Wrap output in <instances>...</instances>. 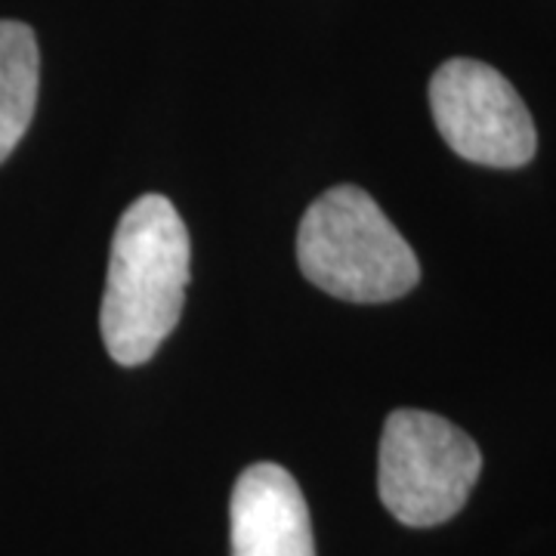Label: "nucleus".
Returning a JSON list of instances; mask_svg holds the SVG:
<instances>
[{"instance_id": "nucleus-2", "label": "nucleus", "mask_w": 556, "mask_h": 556, "mask_svg": "<svg viewBox=\"0 0 556 556\" xmlns=\"http://www.w3.org/2000/svg\"><path fill=\"white\" fill-rule=\"evenodd\" d=\"M298 263L318 291L350 303L405 298L420 281L412 244L358 186H334L309 204L298 229Z\"/></svg>"}, {"instance_id": "nucleus-4", "label": "nucleus", "mask_w": 556, "mask_h": 556, "mask_svg": "<svg viewBox=\"0 0 556 556\" xmlns=\"http://www.w3.org/2000/svg\"><path fill=\"white\" fill-rule=\"evenodd\" d=\"M430 109L442 139L460 159L501 170L535 159L538 134L526 102L485 62H442L430 80Z\"/></svg>"}, {"instance_id": "nucleus-3", "label": "nucleus", "mask_w": 556, "mask_h": 556, "mask_svg": "<svg viewBox=\"0 0 556 556\" xmlns=\"http://www.w3.org/2000/svg\"><path fill=\"white\" fill-rule=\"evenodd\" d=\"M482 473L477 442L445 417L399 408L380 437L378 492L383 507L412 529L460 514Z\"/></svg>"}, {"instance_id": "nucleus-1", "label": "nucleus", "mask_w": 556, "mask_h": 556, "mask_svg": "<svg viewBox=\"0 0 556 556\" xmlns=\"http://www.w3.org/2000/svg\"><path fill=\"white\" fill-rule=\"evenodd\" d=\"M189 229L164 195H142L121 217L102 294L100 331L118 365L159 353L182 316L189 285Z\"/></svg>"}, {"instance_id": "nucleus-5", "label": "nucleus", "mask_w": 556, "mask_h": 556, "mask_svg": "<svg viewBox=\"0 0 556 556\" xmlns=\"http://www.w3.org/2000/svg\"><path fill=\"white\" fill-rule=\"evenodd\" d=\"M229 538L232 556H316L298 479L269 460L248 467L229 501Z\"/></svg>"}, {"instance_id": "nucleus-6", "label": "nucleus", "mask_w": 556, "mask_h": 556, "mask_svg": "<svg viewBox=\"0 0 556 556\" xmlns=\"http://www.w3.org/2000/svg\"><path fill=\"white\" fill-rule=\"evenodd\" d=\"M40 84L38 38L25 22L0 20V164L35 118Z\"/></svg>"}]
</instances>
